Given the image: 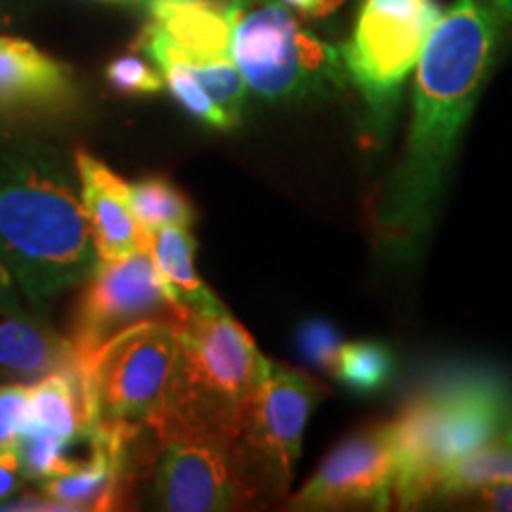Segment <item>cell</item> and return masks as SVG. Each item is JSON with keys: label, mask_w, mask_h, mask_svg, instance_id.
I'll return each mask as SVG.
<instances>
[{"label": "cell", "mask_w": 512, "mask_h": 512, "mask_svg": "<svg viewBox=\"0 0 512 512\" xmlns=\"http://www.w3.org/2000/svg\"><path fill=\"white\" fill-rule=\"evenodd\" d=\"M512 36V0H456L422 46L413 119L399 166L377 200L375 223L387 245H418L491 69Z\"/></svg>", "instance_id": "6da1fadb"}, {"label": "cell", "mask_w": 512, "mask_h": 512, "mask_svg": "<svg viewBox=\"0 0 512 512\" xmlns=\"http://www.w3.org/2000/svg\"><path fill=\"white\" fill-rule=\"evenodd\" d=\"M0 259L34 304L91 275V226L67 183L36 166L0 178Z\"/></svg>", "instance_id": "7a4b0ae2"}, {"label": "cell", "mask_w": 512, "mask_h": 512, "mask_svg": "<svg viewBox=\"0 0 512 512\" xmlns=\"http://www.w3.org/2000/svg\"><path fill=\"white\" fill-rule=\"evenodd\" d=\"M508 387L498 375L460 373L420 392L392 420L396 475L392 503L413 508L434 498L439 477L501 432Z\"/></svg>", "instance_id": "3957f363"}, {"label": "cell", "mask_w": 512, "mask_h": 512, "mask_svg": "<svg viewBox=\"0 0 512 512\" xmlns=\"http://www.w3.org/2000/svg\"><path fill=\"white\" fill-rule=\"evenodd\" d=\"M271 361L221 306L188 313L174 394L152 432L159 441L188 432L242 439L249 403Z\"/></svg>", "instance_id": "277c9868"}, {"label": "cell", "mask_w": 512, "mask_h": 512, "mask_svg": "<svg viewBox=\"0 0 512 512\" xmlns=\"http://www.w3.org/2000/svg\"><path fill=\"white\" fill-rule=\"evenodd\" d=\"M226 10L230 57L252 91L294 100L342 86V53L306 29L283 0H228Z\"/></svg>", "instance_id": "5b68a950"}, {"label": "cell", "mask_w": 512, "mask_h": 512, "mask_svg": "<svg viewBox=\"0 0 512 512\" xmlns=\"http://www.w3.org/2000/svg\"><path fill=\"white\" fill-rule=\"evenodd\" d=\"M181 361V323L145 320L102 347L88 363V389L98 422L150 427L164 418Z\"/></svg>", "instance_id": "8992f818"}, {"label": "cell", "mask_w": 512, "mask_h": 512, "mask_svg": "<svg viewBox=\"0 0 512 512\" xmlns=\"http://www.w3.org/2000/svg\"><path fill=\"white\" fill-rule=\"evenodd\" d=\"M185 316L188 313L166 292L150 249H140L121 259L95 264L76 309L74 335L69 344L76 358L88 368L91 358L119 332L145 320L183 323Z\"/></svg>", "instance_id": "52a82bcc"}, {"label": "cell", "mask_w": 512, "mask_h": 512, "mask_svg": "<svg viewBox=\"0 0 512 512\" xmlns=\"http://www.w3.org/2000/svg\"><path fill=\"white\" fill-rule=\"evenodd\" d=\"M155 496L164 510H230L252 496V465L245 444L223 434L188 432L162 441Z\"/></svg>", "instance_id": "ba28073f"}, {"label": "cell", "mask_w": 512, "mask_h": 512, "mask_svg": "<svg viewBox=\"0 0 512 512\" xmlns=\"http://www.w3.org/2000/svg\"><path fill=\"white\" fill-rule=\"evenodd\" d=\"M441 8L434 0L411 12L384 10L363 3L354 36L342 50L347 76L361 88L373 107H389L401 83L420 60L422 46Z\"/></svg>", "instance_id": "9c48e42d"}, {"label": "cell", "mask_w": 512, "mask_h": 512, "mask_svg": "<svg viewBox=\"0 0 512 512\" xmlns=\"http://www.w3.org/2000/svg\"><path fill=\"white\" fill-rule=\"evenodd\" d=\"M323 396L309 375L271 363L249 403L242 439L268 477L287 482L302 453L304 427Z\"/></svg>", "instance_id": "30bf717a"}, {"label": "cell", "mask_w": 512, "mask_h": 512, "mask_svg": "<svg viewBox=\"0 0 512 512\" xmlns=\"http://www.w3.org/2000/svg\"><path fill=\"white\" fill-rule=\"evenodd\" d=\"M394 475V437L392 422H387L339 444L294 503L299 508H342L356 503L387 508L392 503Z\"/></svg>", "instance_id": "8fae6325"}, {"label": "cell", "mask_w": 512, "mask_h": 512, "mask_svg": "<svg viewBox=\"0 0 512 512\" xmlns=\"http://www.w3.org/2000/svg\"><path fill=\"white\" fill-rule=\"evenodd\" d=\"M76 166L83 188L81 204L86 209L98 261L150 249V233L133 214L128 183L86 152H76Z\"/></svg>", "instance_id": "7c38bea8"}, {"label": "cell", "mask_w": 512, "mask_h": 512, "mask_svg": "<svg viewBox=\"0 0 512 512\" xmlns=\"http://www.w3.org/2000/svg\"><path fill=\"white\" fill-rule=\"evenodd\" d=\"M145 8L150 10L152 24L162 29L185 60H233L226 5H216L214 0H150Z\"/></svg>", "instance_id": "4fadbf2b"}, {"label": "cell", "mask_w": 512, "mask_h": 512, "mask_svg": "<svg viewBox=\"0 0 512 512\" xmlns=\"http://www.w3.org/2000/svg\"><path fill=\"white\" fill-rule=\"evenodd\" d=\"M72 368L86 366L76 358L69 339L53 335L24 313L0 306V373L38 380Z\"/></svg>", "instance_id": "5bb4252c"}, {"label": "cell", "mask_w": 512, "mask_h": 512, "mask_svg": "<svg viewBox=\"0 0 512 512\" xmlns=\"http://www.w3.org/2000/svg\"><path fill=\"white\" fill-rule=\"evenodd\" d=\"M69 91L72 79L60 62L24 38L0 36V105H50Z\"/></svg>", "instance_id": "9a60e30c"}, {"label": "cell", "mask_w": 512, "mask_h": 512, "mask_svg": "<svg viewBox=\"0 0 512 512\" xmlns=\"http://www.w3.org/2000/svg\"><path fill=\"white\" fill-rule=\"evenodd\" d=\"M34 427L60 439H79L95 427V408L86 368L60 370L38 377L29 387Z\"/></svg>", "instance_id": "2e32d148"}, {"label": "cell", "mask_w": 512, "mask_h": 512, "mask_svg": "<svg viewBox=\"0 0 512 512\" xmlns=\"http://www.w3.org/2000/svg\"><path fill=\"white\" fill-rule=\"evenodd\" d=\"M150 256L169 292L185 313L209 311L221 306L219 299L202 283L195 268V240L183 226H164L150 233Z\"/></svg>", "instance_id": "e0dca14e"}, {"label": "cell", "mask_w": 512, "mask_h": 512, "mask_svg": "<svg viewBox=\"0 0 512 512\" xmlns=\"http://www.w3.org/2000/svg\"><path fill=\"white\" fill-rule=\"evenodd\" d=\"M505 479H512V446L489 441L448 467L439 477L434 498L470 496L482 486L505 482Z\"/></svg>", "instance_id": "ac0fdd59"}, {"label": "cell", "mask_w": 512, "mask_h": 512, "mask_svg": "<svg viewBox=\"0 0 512 512\" xmlns=\"http://www.w3.org/2000/svg\"><path fill=\"white\" fill-rule=\"evenodd\" d=\"M76 439H60L46 430L31 427L29 432L19 434L15 448L19 456V467L29 479H53L67 472H74L83 465V460L91 453V441L83 456H74Z\"/></svg>", "instance_id": "d6986e66"}, {"label": "cell", "mask_w": 512, "mask_h": 512, "mask_svg": "<svg viewBox=\"0 0 512 512\" xmlns=\"http://www.w3.org/2000/svg\"><path fill=\"white\" fill-rule=\"evenodd\" d=\"M128 195H131L133 214L147 233L164 226L190 228L195 216L190 200L164 178H145L128 185Z\"/></svg>", "instance_id": "ffe728a7"}, {"label": "cell", "mask_w": 512, "mask_h": 512, "mask_svg": "<svg viewBox=\"0 0 512 512\" xmlns=\"http://www.w3.org/2000/svg\"><path fill=\"white\" fill-rule=\"evenodd\" d=\"M394 373L392 351L377 342H351L342 344L335 377L349 389L370 394L382 389Z\"/></svg>", "instance_id": "44dd1931"}, {"label": "cell", "mask_w": 512, "mask_h": 512, "mask_svg": "<svg viewBox=\"0 0 512 512\" xmlns=\"http://www.w3.org/2000/svg\"><path fill=\"white\" fill-rule=\"evenodd\" d=\"M297 351L313 368L335 375L339 351H342V337L337 328L323 318H309L297 328Z\"/></svg>", "instance_id": "7402d4cb"}, {"label": "cell", "mask_w": 512, "mask_h": 512, "mask_svg": "<svg viewBox=\"0 0 512 512\" xmlns=\"http://www.w3.org/2000/svg\"><path fill=\"white\" fill-rule=\"evenodd\" d=\"M107 81L126 95H150L164 86V76L138 55H121L112 60L107 67Z\"/></svg>", "instance_id": "603a6c76"}, {"label": "cell", "mask_w": 512, "mask_h": 512, "mask_svg": "<svg viewBox=\"0 0 512 512\" xmlns=\"http://www.w3.org/2000/svg\"><path fill=\"white\" fill-rule=\"evenodd\" d=\"M34 427L29 387L8 384L0 387V444H15L19 434Z\"/></svg>", "instance_id": "cb8c5ba5"}, {"label": "cell", "mask_w": 512, "mask_h": 512, "mask_svg": "<svg viewBox=\"0 0 512 512\" xmlns=\"http://www.w3.org/2000/svg\"><path fill=\"white\" fill-rule=\"evenodd\" d=\"M19 456L15 444H0V501L12 496L19 484Z\"/></svg>", "instance_id": "d4e9b609"}, {"label": "cell", "mask_w": 512, "mask_h": 512, "mask_svg": "<svg viewBox=\"0 0 512 512\" xmlns=\"http://www.w3.org/2000/svg\"><path fill=\"white\" fill-rule=\"evenodd\" d=\"M475 494L479 498V503L486 505V508L512 512V479L482 486V489H477Z\"/></svg>", "instance_id": "484cf974"}, {"label": "cell", "mask_w": 512, "mask_h": 512, "mask_svg": "<svg viewBox=\"0 0 512 512\" xmlns=\"http://www.w3.org/2000/svg\"><path fill=\"white\" fill-rule=\"evenodd\" d=\"M287 8L299 10L302 15H311V17H320V15H328L332 3L330 0H283Z\"/></svg>", "instance_id": "4316f807"}, {"label": "cell", "mask_w": 512, "mask_h": 512, "mask_svg": "<svg viewBox=\"0 0 512 512\" xmlns=\"http://www.w3.org/2000/svg\"><path fill=\"white\" fill-rule=\"evenodd\" d=\"M10 283V275H8V268L0 264V285H8Z\"/></svg>", "instance_id": "83f0119b"}, {"label": "cell", "mask_w": 512, "mask_h": 512, "mask_svg": "<svg viewBox=\"0 0 512 512\" xmlns=\"http://www.w3.org/2000/svg\"><path fill=\"white\" fill-rule=\"evenodd\" d=\"M121 3H138V5H147L150 0H121Z\"/></svg>", "instance_id": "f1b7e54d"}, {"label": "cell", "mask_w": 512, "mask_h": 512, "mask_svg": "<svg viewBox=\"0 0 512 512\" xmlns=\"http://www.w3.org/2000/svg\"><path fill=\"white\" fill-rule=\"evenodd\" d=\"M508 439H510V444H512V427H510V434H508Z\"/></svg>", "instance_id": "f546056e"}, {"label": "cell", "mask_w": 512, "mask_h": 512, "mask_svg": "<svg viewBox=\"0 0 512 512\" xmlns=\"http://www.w3.org/2000/svg\"><path fill=\"white\" fill-rule=\"evenodd\" d=\"M117 3H121V0H117Z\"/></svg>", "instance_id": "4dcf8cb0"}, {"label": "cell", "mask_w": 512, "mask_h": 512, "mask_svg": "<svg viewBox=\"0 0 512 512\" xmlns=\"http://www.w3.org/2000/svg\"><path fill=\"white\" fill-rule=\"evenodd\" d=\"M226 3H228V0H226Z\"/></svg>", "instance_id": "1f68e13d"}]
</instances>
